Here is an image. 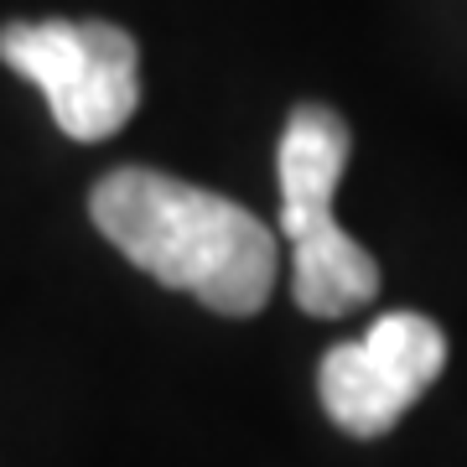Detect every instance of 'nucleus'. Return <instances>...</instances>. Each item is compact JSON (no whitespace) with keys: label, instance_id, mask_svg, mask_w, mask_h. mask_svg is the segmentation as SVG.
Segmentation results:
<instances>
[{"label":"nucleus","instance_id":"obj_1","mask_svg":"<svg viewBox=\"0 0 467 467\" xmlns=\"http://www.w3.org/2000/svg\"><path fill=\"white\" fill-rule=\"evenodd\" d=\"M88 213L135 270L198 296L208 312L254 317L275 291V234L208 187L150 167H119L88 192Z\"/></svg>","mask_w":467,"mask_h":467},{"label":"nucleus","instance_id":"obj_2","mask_svg":"<svg viewBox=\"0 0 467 467\" xmlns=\"http://www.w3.org/2000/svg\"><path fill=\"white\" fill-rule=\"evenodd\" d=\"M348 119L327 104H296L281 130V234L291 244V296L306 317H348L379 296L374 254L333 213L348 167Z\"/></svg>","mask_w":467,"mask_h":467},{"label":"nucleus","instance_id":"obj_3","mask_svg":"<svg viewBox=\"0 0 467 467\" xmlns=\"http://www.w3.org/2000/svg\"><path fill=\"white\" fill-rule=\"evenodd\" d=\"M0 57L47 94L57 130L73 140L115 135L140 104V47L109 21H11Z\"/></svg>","mask_w":467,"mask_h":467},{"label":"nucleus","instance_id":"obj_4","mask_svg":"<svg viewBox=\"0 0 467 467\" xmlns=\"http://www.w3.org/2000/svg\"><path fill=\"white\" fill-rule=\"evenodd\" d=\"M447 364V333L420 312H384L364 337L327 348L317 368L322 410L348 436H384L431 389Z\"/></svg>","mask_w":467,"mask_h":467}]
</instances>
